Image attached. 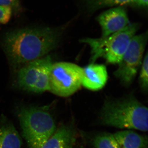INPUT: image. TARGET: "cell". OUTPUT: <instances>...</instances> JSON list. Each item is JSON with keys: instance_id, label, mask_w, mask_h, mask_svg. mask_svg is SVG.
I'll use <instances>...</instances> for the list:
<instances>
[{"instance_id": "obj_1", "label": "cell", "mask_w": 148, "mask_h": 148, "mask_svg": "<svg viewBox=\"0 0 148 148\" xmlns=\"http://www.w3.org/2000/svg\"><path fill=\"white\" fill-rule=\"evenodd\" d=\"M59 29L28 28L10 32L4 39V48L14 66L25 65L47 54L58 45Z\"/></svg>"}, {"instance_id": "obj_2", "label": "cell", "mask_w": 148, "mask_h": 148, "mask_svg": "<svg viewBox=\"0 0 148 148\" xmlns=\"http://www.w3.org/2000/svg\"><path fill=\"white\" fill-rule=\"evenodd\" d=\"M148 116V108L131 94L118 99H106L99 119L104 125L147 132Z\"/></svg>"}, {"instance_id": "obj_9", "label": "cell", "mask_w": 148, "mask_h": 148, "mask_svg": "<svg viewBox=\"0 0 148 148\" xmlns=\"http://www.w3.org/2000/svg\"><path fill=\"white\" fill-rule=\"evenodd\" d=\"M83 69L82 85L85 88L97 91L105 86L108 79V72L106 66L103 64L91 63Z\"/></svg>"}, {"instance_id": "obj_16", "label": "cell", "mask_w": 148, "mask_h": 148, "mask_svg": "<svg viewBox=\"0 0 148 148\" xmlns=\"http://www.w3.org/2000/svg\"><path fill=\"white\" fill-rule=\"evenodd\" d=\"M12 14L11 8L0 5V24L8 23L10 20Z\"/></svg>"}, {"instance_id": "obj_14", "label": "cell", "mask_w": 148, "mask_h": 148, "mask_svg": "<svg viewBox=\"0 0 148 148\" xmlns=\"http://www.w3.org/2000/svg\"><path fill=\"white\" fill-rule=\"evenodd\" d=\"M95 148H120L114 134L103 133L95 136L93 140Z\"/></svg>"}, {"instance_id": "obj_4", "label": "cell", "mask_w": 148, "mask_h": 148, "mask_svg": "<svg viewBox=\"0 0 148 148\" xmlns=\"http://www.w3.org/2000/svg\"><path fill=\"white\" fill-rule=\"evenodd\" d=\"M139 28L138 24L130 23L121 31L108 36L85 38L80 42L90 47L91 63L103 58L108 64H118Z\"/></svg>"}, {"instance_id": "obj_13", "label": "cell", "mask_w": 148, "mask_h": 148, "mask_svg": "<svg viewBox=\"0 0 148 148\" xmlns=\"http://www.w3.org/2000/svg\"><path fill=\"white\" fill-rule=\"evenodd\" d=\"M89 10L93 11L107 7L137 3V0H85Z\"/></svg>"}, {"instance_id": "obj_12", "label": "cell", "mask_w": 148, "mask_h": 148, "mask_svg": "<svg viewBox=\"0 0 148 148\" xmlns=\"http://www.w3.org/2000/svg\"><path fill=\"white\" fill-rule=\"evenodd\" d=\"M120 148H146L147 138L130 130L119 131L114 134Z\"/></svg>"}, {"instance_id": "obj_8", "label": "cell", "mask_w": 148, "mask_h": 148, "mask_svg": "<svg viewBox=\"0 0 148 148\" xmlns=\"http://www.w3.org/2000/svg\"><path fill=\"white\" fill-rule=\"evenodd\" d=\"M97 21L101 27L102 37L119 32L130 24L126 11L121 7L104 12L98 16Z\"/></svg>"}, {"instance_id": "obj_10", "label": "cell", "mask_w": 148, "mask_h": 148, "mask_svg": "<svg viewBox=\"0 0 148 148\" xmlns=\"http://www.w3.org/2000/svg\"><path fill=\"white\" fill-rule=\"evenodd\" d=\"M75 141L73 125H62L40 148H73Z\"/></svg>"}, {"instance_id": "obj_3", "label": "cell", "mask_w": 148, "mask_h": 148, "mask_svg": "<svg viewBox=\"0 0 148 148\" xmlns=\"http://www.w3.org/2000/svg\"><path fill=\"white\" fill-rule=\"evenodd\" d=\"M48 106L23 107L17 112L22 135L29 148H40L56 130Z\"/></svg>"}, {"instance_id": "obj_7", "label": "cell", "mask_w": 148, "mask_h": 148, "mask_svg": "<svg viewBox=\"0 0 148 148\" xmlns=\"http://www.w3.org/2000/svg\"><path fill=\"white\" fill-rule=\"evenodd\" d=\"M148 41L147 32L135 35L114 72L115 76L125 86L131 85L142 65Z\"/></svg>"}, {"instance_id": "obj_6", "label": "cell", "mask_w": 148, "mask_h": 148, "mask_svg": "<svg viewBox=\"0 0 148 148\" xmlns=\"http://www.w3.org/2000/svg\"><path fill=\"white\" fill-rule=\"evenodd\" d=\"M83 69L69 62L54 63L51 71L49 90L59 96L67 97L79 90L82 86Z\"/></svg>"}, {"instance_id": "obj_15", "label": "cell", "mask_w": 148, "mask_h": 148, "mask_svg": "<svg viewBox=\"0 0 148 148\" xmlns=\"http://www.w3.org/2000/svg\"><path fill=\"white\" fill-rule=\"evenodd\" d=\"M139 83L140 87L144 92L148 90V56L147 52L143 58V62L140 67Z\"/></svg>"}, {"instance_id": "obj_17", "label": "cell", "mask_w": 148, "mask_h": 148, "mask_svg": "<svg viewBox=\"0 0 148 148\" xmlns=\"http://www.w3.org/2000/svg\"><path fill=\"white\" fill-rule=\"evenodd\" d=\"M18 4V0H0V5L11 8L17 7Z\"/></svg>"}, {"instance_id": "obj_5", "label": "cell", "mask_w": 148, "mask_h": 148, "mask_svg": "<svg viewBox=\"0 0 148 148\" xmlns=\"http://www.w3.org/2000/svg\"><path fill=\"white\" fill-rule=\"evenodd\" d=\"M53 63L49 56L25 64L17 74L19 88L29 92L41 93L49 90V79Z\"/></svg>"}, {"instance_id": "obj_11", "label": "cell", "mask_w": 148, "mask_h": 148, "mask_svg": "<svg viewBox=\"0 0 148 148\" xmlns=\"http://www.w3.org/2000/svg\"><path fill=\"white\" fill-rule=\"evenodd\" d=\"M21 140L13 123L0 115V148H21Z\"/></svg>"}, {"instance_id": "obj_18", "label": "cell", "mask_w": 148, "mask_h": 148, "mask_svg": "<svg viewBox=\"0 0 148 148\" xmlns=\"http://www.w3.org/2000/svg\"><path fill=\"white\" fill-rule=\"evenodd\" d=\"M137 3L143 7H147L148 5V0H137Z\"/></svg>"}]
</instances>
